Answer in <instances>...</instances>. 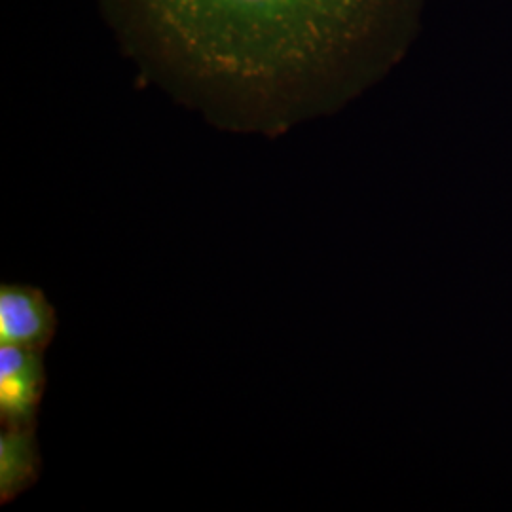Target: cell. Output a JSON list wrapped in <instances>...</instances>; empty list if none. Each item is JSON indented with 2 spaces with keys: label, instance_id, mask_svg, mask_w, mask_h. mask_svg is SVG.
Returning <instances> with one entry per match:
<instances>
[{
  "label": "cell",
  "instance_id": "6da1fadb",
  "mask_svg": "<svg viewBox=\"0 0 512 512\" xmlns=\"http://www.w3.org/2000/svg\"><path fill=\"white\" fill-rule=\"evenodd\" d=\"M425 0H99L122 50L222 128L281 133L389 73Z\"/></svg>",
  "mask_w": 512,
  "mask_h": 512
},
{
  "label": "cell",
  "instance_id": "7a4b0ae2",
  "mask_svg": "<svg viewBox=\"0 0 512 512\" xmlns=\"http://www.w3.org/2000/svg\"><path fill=\"white\" fill-rule=\"evenodd\" d=\"M46 389L42 351L0 344V421L2 427H37Z\"/></svg>",
  "mask_w": 512,
  "mask_h": 512
},
{
  "label": "cell",
  "instance_id": "3957f363",
  "mask_svg": "<svg viewBox=\"0 0 512 512\" xmlns=\"http://www.w3.org/2000/svg\"><path fill=\"white\" fill-rule=\"evenodd\" d=\"M57 317L42 291L29 285L0 287V344L44 351L54 340Z\"/></svg>",
  "mask_w": 512,
  "mask_h": 512
},
{
  "label": "cell",
  "instance_id": "277c9868",
  "mask_svg": "<svg viewBox=\"0 0 512 512\" xmlns=\"http://www.w3.org/2000/svg\"><path fill=\"white\" fill-rule=\"evenodd\" d=\"M37 427H2L0 433V503L27 492L40 476Z\"/></svg>",
  "mask_w": 512,
  "mask_h": 512
}]
</instances>
